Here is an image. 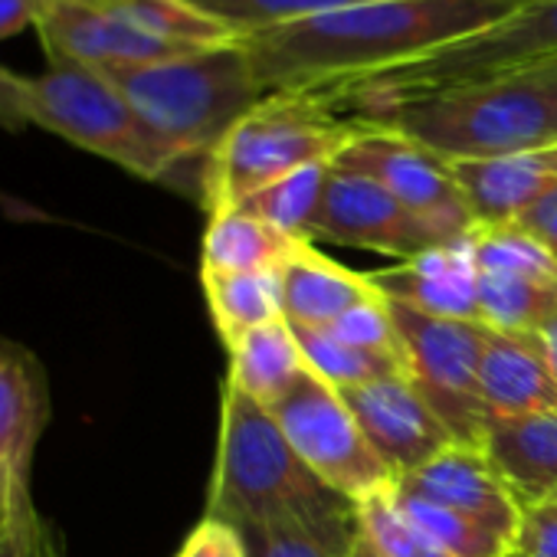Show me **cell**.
Listing matches in <instances>:
<instances>
[{"instance_id": "1", "label": "cell", "mask_w": 557, "mask_h": 557, "mask_svg": "<svg viewBox=\"0 0 557 557\" xmlns=\"http://www.w3.org/2000/svg\"><path fill=\"white\" fill-rule=\"evenodd\" d=\"M541 0H381L239 37L262 92L329 99L495 30Z\"/></svg>"}, {"instance_id": "2", "label": "cell", "mask_w": 557, "mask_h": 557, "mask_svg": "<svg viewBox=\"0 0 557 557\" xmlns=\"http://www.w3.org/2000/svg\"><path fill=\"white\" fill-rule=\"evenodd\" d=\"M207 518L236 531L296 524L335 541L358 537V505L325 485L296 456L272 413L230 384H223Z\"/></svg>"}, {"instance_id": "3", "label": "cell", "mask_w": 557, "mask_h": 557, "mask_svg": "<svg viewBox=\"0 0 557 557\" xmlns=\"http://www.w3.org/2000/svg\"><path fill=\"white\" fill-rule=\"evenodd\" d=\"M351 119L391 128L443 161L505 158L557 145V63L377 106Z\"/></svg>"}, {"instance_id": "4", "label": "cell", "mask_w": 557, "mask_h": 557, "mask_svg": "<svg viewBox=\"0 0 557 557\" xmlns=\"http://www.w3.org/2000/svg\"><path fill=\"white\" fill-rule=\"evenodd\" d=\"M0 125H37L92 151L141 181H168L184 164L148 132L109 73L79 63H50L40 76L0 70Z\"/></svg>"}, {"instance_id": "5", "label": "cell", "mask_w": 557, "mask_h": 557, "mask_svg": "<svg viewBox=\"0 0 557 557\" xmlns=\"http://www.w3.org/2000/svg\"><path fill=\"white\" fill-rule=\"evenodd\" d=\"M148 132L181 161H207L223 135L265 96L236 40L109 73Z\"/></svg>"}, {"instance_id": "6", "label": "cell", "mask_w": 557, "mask_h": 557, "mask_svg": "<svg viewBox=\"0 0 557 557\" xmlns=\"http://www.w3.org/2000/svg\"><path fill=\"white\" fill-rule=\"evenodd\" d=\"M358 122L302 92L262 96L207 154L200 168V200L207 213L243 203L309 164H335L355 141Z\"/></svg>"}, {"instance_id": "7", "label": "cell", "mask_w": 557, "mask_h": 557, "mask_svg": "<svg viewBox=\"0 0 557 557\" xmlns=\"http://www.w3.org/2000/svg\"><path fill=\"white\" fill-rule=\"evenodd\" d=\"M547 63H557V0H541V4L528 8L524 14L511 17L495 30L469 37L456 47H446L400 70L355 83L319 102H325L342 115H358L377 106L449 92Z\"/></svg>"}, {"instance_id": "8", "label": "cell", "mask_w": 557, "mask_h": 557, "mask_svg": "<svg viewBox=\"0 0 557 557\" xmlns=\"http://www.w3.org/2000/svg\"><path fill=\"white\" fill-rule=\"evenodd\" d=\"M387 312L400 338L407 381L436 410L456 443L482 449L488 417L479 394V364L488 329L482 322L436 319L394 299H387Z\"/></svg>"}, {"instance_id": "9", "label": "cell", "mask_w": 557, "mask_h": 557, "mask_svg": "<svg viewBox=\"0 0 557 557\" xmlns=\"http://www.w3.org/2000/svg\"><path fill=\"white\" fill-rule=\"evenodd\" d=\"M265 410L272 413L296 456L325 485H332L355 505L371 492L394 485L391 469L371 449L342 394L315 371H309V364Z\"/></svg>"}, {"instance_id": "10", "label": "cell", "mask_w": 557, "mask_h": 557, "mask_svg": "<svg viewBox=\"0 0 557 557\" xmlns=\"http://www.w3.org/2000/svg\"><path fill=\"white\" fill-rule=\"evenodd\" d=\"M479 322L505 335H537L557 312V259L515 223L472 226Z\"/></svg>"}, {"instance_id": "11", "label": "cell", "mask_w": 557, "mask_h": 557, "mask_svg": "<svg viewBox=\"0 0 557 557\" xmlns=\"http://www.w3.org/2000/svg\"><path fill=\"white\" fill-rule=\"evenodd\" d=\"M355 122H358V135L335 158L332 168L377 181L404 207H410L417 216L433 223L449 239H462L466 233H472V226H475L472 213H469L462 190L456 187V177L449 174V164L443 158H436L423 145H417L391 128H381V125H371L361 119H355Z\"/></svg>"}, {"instance_id": "12", "label": "cell", "mask_w": 557, "mask_h": 557, "mask_svg": "<svg viewBox=\"0 0 557 557\" xmlns=\"http://www.w3.org/2000/svg\"><path fill=\"white\" fill-rule=\"evenodd\" d=\"M309 239H329L338 246L371 249L394 259H413L426 249L456 243L433 223L404 207L391 190L364 174L332 168L322 203L309 226Z\"/></svg>"}, {"instance_id": "13", "label": "cell", "mask_w": 557, "mask_h": 557, "mask_svg": "<svg viewBox=\"0 0 557 557\" xmlns=\"http://www.w3.org/2000/svg\"><path fill=\"white\" fill-rule=\"evenodd\" d=\"M338 394L394 479L423 469L456 443V436L407 377H384L345 387Z\"/></svg>"}, {"instance_id": "14", "label": "cell", "mask_w": 557, "mask_h": 557, "mask_svg": "<svg viewBox=\"0 0 557 557\" xmlns=\"http://www.w3.org/2000/svg\"><path fill=\"white\" fill-rule=\"evenodd\" d=\"M34 30L50 63H79L102 73L194 53L122 24L89 0H37Z\"/></svg>"}, {"instance_id": "15", "label": "cell", "mask_w": 557, "mask_h": 557, "mask_svg": "<svg viewBox=\"0 0 557 557\" xmlns=\"http://www.w3.org/2000/svg\"><path fill=\"white\" fill-rule=\"evenodd\" d=\"M394 488L400 495L456 508L511 541L518 537L524 505L508 488V482L502 479L495 462L485 456V449L453 443L423 469L394 479Z\"/></svg>"}, {"instance_id": "16", "label": "cell", "mask_w": 557, "mask_h": 557, "mask_svg": "<svg viewBox=\"0 0 557 557\" xmlns=\"http://www.w3.org/2000/svg\"><path fill=\"white\" fill-rule=\"evenodd\" d=\"M364 275L384 299L404 302L436 319L479 322V289L469 233L456 243L404 259L400 265H387Z\"/></svg>"}, {"instance_id": "17", "label": "cell", "mask_w": 557, "mask_h": 557, "mask_svg": "<svg viewBox=\"0 0 557 557\" xmlns=\"http://www.w3.org/2000/svg\"><path fill=\"white\" fill-rule=\"evenodd\" d=\"M53 397L44 361L21 342L0 338V475L30 485Z\"/></svg>"}, {"instance_id": "18", "label": "cell", "mask_w": 557, "mask_h": 557, "mask_svg": "<svg viewBox=\"0 0 557 557\" xmlns=\"http://www.w3.org/2000/svg\"><path fill=\"white\" fill-rule=\"evenodd\" d=\"M475 226L515 223L541 194L557 184V145L505 158L446 161Z\"/></svg>"}, {"instance_id": "19", "label": "cell", "mask_w": 557, "mask_h": 557, "mask_svg": "<svg viewBox=\"0 0 557 557\" xmlns=\"http://www.w3.org/2000/svg\"><path fill=\"white\" fill-rule=\"evenodd\" d=\"M479 394L488 420L557 410V377L534 335H505L488 329L479 364Z\"/></svg>"}, {"instance_id": "20", "label": "cell", "mask_w": 557, "mask_h": 557, "mask_svg": "<svg viewBox=\"0 0 557 557\" xmlns=\"http://www.w3.org/2000/svg\"><path fill=\"white\" fill-rule=\"evenodd\" d=\"M278 275H283V319L296 329H329L348 309L377 296L364 272L319 252L312 239L299 243Z\"/></svg>"}, {"instance_id": "21", "label": "cell", "mask_w": 557, "mask_h": 557, "mask_svg": "<svg viewBox=\"0 0 557 557\" xmlns=\"http://www.w3.org/2000/svg\"><path fill=\"white\" fill-rule=\"evenodd\" d=\"M482 449L524 508L557 498V410L488 420Z\"/></svg>"}, {"instance_id": "22", "label": "cell", "mask_w": 557, "mask_h": 557, "mask_svg": "<svg viewBox=\"0 0 557 557\" xmlns=\"http://www.w3.org/2000/svg\"><path fill=\"white\" fill-rule=\"evenodd\" d=\"M302 236H289L272 223L239 210H213L207 213L200 269L207 272H275L289 262L299 249Z\"/></svg>"}, {"instance_id": "23", "label": "cell", "mask_w": 557, "mask_h": 557, "mask_svg": "<svg viewBox=\"0 0 557 557\" xmlns=\"http://www.w3.org/2000/svg\"><path fill=\"white\" fill-rule=\"evenodd\" d=\"M226 355H230L226 384L243 391L262 407H269L306 371L302 348L286 319H272L252 329L233 348H226Z\"/></svg>"}, {"instance_id": "24", "label": "cell", "mask_w": 557, "mask_h": 557, "mask_svg": "<svg viewBox=\"0 0 557 557\" xmlns=\"http://www.w3.org/2000/svg\"><path fill=\"white\" fill-rule=\"evenodd\" d=\"M207 309L223 348L252 329L283 319V275L275 272H207L200 269Z\"/></svg>"}, {"instance_id": "25", "label": "cell", "mask_w": 557, "mask_h": 557, "mask_svg": "<svg viewBox=\"0 0 557 557\" xmlns=\"http://www.w3.org/2000/svg\"><path fill=\"white\" fill-rule=\"evenodd\" d=\"M89 4L102 8L106 14L119 17L122 24L154 40H164L184 50H207V47L236 40L230 27L197 11L190 0H89Z\"/></svg>"}, {"instance_id": "26", "label": "cell", "mask_w": 557, "mask_h": 557, "mask_svg": "<svg viewBox=\"0 0 557 557\" xmlns=\"http://www.w3.org/2000/svg\"><path fill=\"white\" fill-rule=\"evenodd\" d=\"M293 332H296V342L302 348L309 371H315L335 391L384 381V377H407V364L394 351L351 345V342L332 335L329 329H296L293 325Z\"/></svg>"}, {"instance_id": "27", "label": "cell", "mask_w": 557, "mask_h": 557, "mask_svg": "<svg viewBox=\"0 0 557 557\" xmlns=\"http://www.w3.org/2000/svg\"><path fill=\"white\" fill-rule=\"evenodd\" d=\"M332 164H309L299 168L286 177L272 181L269 187L249 194L243 203H236L239 210L272 223L275 230H283L289 236H302L309 239V226L315 220V210L322 203L325 184H329Z\"/></svg>"}, {"instance_id": "28", "label": "cell", "mask_w": 557, "mask_h": 557, "mask_svg": "<svg viewBox=\"0 0 557 557\" xmlns=\"http://www.w3.org/2000/svg\"><path fill=\"white\" fill-rule=\"evenodd\" d=\"M190 4L203 11L207 17L220 21L223 27H230L236 37H246V34L269 30V27L381 4V0H190Z\"/></svg>"}, {"instance_id": "29", "label": "cell", "mask_w": 557, "mask_h": 557, "mask_svg": "<svg viewBox=\"0 0 557 557\" xmlns=\"http://www.w3.org/2000/svg\"><path fill=\"white\" fill-rule=\"evenodd\" d=\"M397 502L449 557H508L515 547L511 537L492 531L488 524H482V521H475L456 508L423 502L413 495H400V492H397Z\"/></svg>"}, {"instance_id": "30", "label": "cell", "mask_w": 557, "mask_h": 557, "mask_svg": "<svg viewBox=\"0 0 557 557\" xmlns=\"http://www.w3.org/2000/svg\"><path fill=\"white\" fill-rule=\"evenodd\" d=\"M358 531L381 550V557H449L397 502L394 485L358 502Z\"/></svg>"}, {"instance_id": "31", "label": "cell", "mask_w": 557, "mask_h": 557, "mask_svg": "<svg viewBox=\"0 0 557 557\" xmlns=\"http://www.w3.org/2000/svg\"><path fill=\"white\" fill-rule=\"evenodd\" d=\"M246 557H351L355 541H335L296 524L239 528Z\"/></svg>"}, {"instance_id": "32", "label": "cell", "mask_w": 557, "mask_h": 557, "mask_svg": "<svg viewBox=\"0 0 557 557\" xmlns=\"http://www.w3.org/2000/svg\"><path fill=\"white\" fill-rule=\"evenodd\" d=\"M0 557H70L60 528L37 508L34 495L17 505L11 531L0 544Z\"/></svg>"}, {"instance_id": "33", "label": "cell", "mask_w": 557, "mask_h": 557, "mask_svg": "<svg viewBox=\"0 0 557 557\" xmlns=\"http://www.w3.org/2000/svg\"><path fill=\"white\" fill-rule=\"evenodd\" d=\"M329 332L345 338V342H351V345H361V348H377V351L400 355V338H397L394 319L387 312V299L381 293L374 299L348 309L335 325H329Z\"/></svg>"}, {"instance_id": "34", "label": "cell", "mask_w": 557, "mask_h": 557, "mask_svg": "<svg viewBox=\"0 0 557 557\" xmlns=\"http://www.w3.org/2000/svg\"><path fill=\"white\" fill-rule=\"evenodd\" d=\"M508 557H557V502L528 505Z\"/></svg>"}, {"instance_id": "35", "label": "cell", "mask_w": 557, "mask_h": 557, "mask_svg": "<svg viewBox=\"0 0 557 557\" xmlns=\"http://www.w3.org/2000/svg\"><path fill=\"white\" fill-rule=\"evenodd\" d=\"M174 557H246V544L233 524L203 515Z\"/></svg>"}, {"instance_id": "36", "label": "cell", "mask_w": 557, "mask_h": 557, "mask_svg": "<svg viewBox=\"0 0 557 557\" xmlns=\"http://www.w3.org/2000/svg\"><path fill=\"white\" fill-rule=\"evenodd\" d=\"M518 230H524L531 239H537L554 259H557V184L541 194L518 220H515Z\"/></svg>"}, {"instance_id": "37", "label": "cell", "mask_w": 557, "mask_h": 557, "mask_svg": "<svg viewBox=\"0 0 557 557\" xmlns=\"http://www.w3.org/2000/svg\"><path fill=\"white\" fill-rule=\"evenodd\" d=\"M37 21V0H0V40L30 30Z\"/></svg>"}, {"instance_id": "38", "label": "cell", "mask_w": 557, "mask_h": 557, "mask_svg": "<svg viewBox=\"0 0 557 557\" xmlns=\"http://www.w3.org/2000/svg\"><path fill=\"white\" fill-rule=\"evenodd\" d=\"M30 495V485L11 479V475H0V544H4L8 531H11V521L17 515V505Z\"/></svg>"}, {"instance_id": "39", "label": "cell", "mask_w": 557, "mask_h": 557, "mask_svg": "<svg viewBox=\"0 0 557 557\" xmlns=\"http://www.w3.org/2000/svg\"><path fill=\"white\" fill-rule=\"evenodd\" d=\"M534 342H537V348H541V355H544L547 368H550V371H554V377H557V312L541 325V332L534 335Z\"/></svg>"}, {"instance_id": "40", "label": "cell", "mask_w": 557, "mask_h": 557, "mask_svg": "<svg viewBox=\"0 0 557 557\" xmlns=\"http://www.w3.org/2000/svg\"><path fill=\"white\" fill-rule=\"evenodd\" d=\"M351 557H381V550L358 531V537H355V547H351Z\"/></svg>"}, {"instance_id": "41", "label": "cell", "mask_w": 557, "mask_h": 557, "mask_svg": "<svg viewBox=\"0 0 557 557\" xmlns=\"http://www.w3.org/2000/svg\"><path fill=\"white\" fill-rule=\"evenodd\" d=\"M550 502H557V498H550Z\"/></svg>"}, {"instance_id": "42", "label": "cell", "mask_w": 557, "mask_h": 557, "mask_svg": "<svg viewBox=\"0 0 557 557\" xmlns=\"http://www.w3.org/2000/svg\"><path fill=\"white\" fill-rule=\"evenodd\" d=\"M0 70H4V66H0Z\"/></svg>"}]
</instances>
